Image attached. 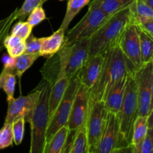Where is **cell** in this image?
<instances>
[{"label": "cell", "instance_id": "1", "mask_svg": "<svg viewBox=\"0 0 153 153\" xmlns=\"http://www.w3.org/2000/svg\"><path fill=\"white\" fill-rule=\"evenodd\" d=\"M135 72L119 46L110 49L105 53L104 64L99 79L90 91V100L104 101L114 85Z\"/></svg>", "mask_w": 153, "mask_h": 153}, {"label": "cell", "instance_id": "2", "mask_svg": "<svg viewBox=\"0 0 153 153\" xmlns=\"http://www.w3.org/2000/svg\"><path fill=\"white\" fill-rule=\"evenodd\" d=\"M129 5L111 15L90 38L89 57L105 54L110 49L118 46L126 27L132 20Z\"/></svg>", "mask_w": 153, "mask_h": 153}, {"label": "cell", "instance_id": "3", "mask_svg": "<svg viewBox=\"0 0 153 153\" xmlns=\"http://www.w3.org/2000/svg\"><path fill=\"white\" fill-rule=\"evenodd\" d=\"M40 91L37 104L28 123L31 126L29 153H43L49 125V101L51 85L45 80L40 84Z\"/></svg>", "mask_w": 153, "mask_h": 153}, {"label": "cell", "instance_id": "4", "mask_svg": "<svg viewBox=\"0 0 153 153\" xmlns=\"http://www.w3.org/2000/svg\"><path fill=\"white\" fill-rule=\"evenodd\" d=\"M120 146L131 144L133 126L138 117V100L134 74L128 75L119 114ZM119 146V147H120Z\"/></svg>", "mask_w": 153, "mask_h": 153}, {"label": "cell", "instance_id": "5", "mask_svg": "<svg viewBox=\"0 0 153 153\" xmlns=\"http://www.w3.org/2000/svg\"><path fill=\"white\" fill-rule=\"evenodd\" d=\"M110 16L106 15L94 3L91 2L82 19L67 31L64 43L70 44L81 39L91 38Z\"/></svg>", "mask_w": 153, "mask_h": 153}, {"label": "cell", "instance_id": "6", "mask_svg": "<svg viewBox=\"0 0 153 153\" xmlns=\"http://www.w3.org/2000/svg\"><path fill=\"white\" fill-rule=\"evenodd\" d=\"M80 85L81 82L78 75L75 76L69 81L68 86L66 90L65 94L55 110L53 116L52 117L49 122L47 131H46V142L49 141L54 134L61 127L67 124L73 101H74L75 97Z\"/></svg>", "mask_w": 153, "mask_h": 153}, {"label": "cell", "instance_id": "7", "mask_svg": "<svg viewBox=\"0 0 153 153\" xmlns=\"http://www.w3.org/2000/svg\"><path fill=\"white\" fill-rule=\"evenodd\" d=\"M108 111L103 101H91L86 126L87 137L90 151H94L98 146L104 131Z\"/></svg>", "mask_w": 153, "mask_h": 153}, {"label": "cell", "instance_id": "8", "mask_svg": "<svg viewBox=\"0 0 153 153\" xmlns=\"http://www.w3.org/2000/svg\"><path fill=\"white\" fill-rule=\"evenodd\" d=\"M153 61L145 64L134 73L138 100V116L148 117L150 112Z\"/></svg>", "mask_w": 153, "mask_h": 153}, {"label": "cell", "instance_id": "9", "mask_svg": "<svg viewBox=\"0 0 153 153\" xmlns=\"http://www.w3.org/2000/svg\"><path fill=\"white\" fill-rule=\"evenodd\" d=\"M118 46L135 71L143 65L140 53L138 25L133 18L126 27L119 40Z\"/></svg>", "mask_w": 153, "mask_h": 153}, {"label": "cell", "instance_id": "10", "mask_svg": "<svg viewBox=\"0 0 153 153\" xmlns=\"http://www.w3.org/2000/svg\"><path fill=\"white\" fill-rule=\"evenodd\" d=\"M65 49L66 64L64 72L69 79L77 75L88 60L90 51V38L76 40L70 44L64 43Z\"/></svg>", "mask_w": 153, "mask_h": 153}, {"label": "cell", "instance_id": "11", "mask_svg": "<svg viewBox=\"0 0 153 153\" xmlns=\"http://www.w3.org/2000/svg\"><path fill=\"white\" fill-rule=\"evenodd\" d=\"M40 86L37 87L27 96H19L8 103L4 123H12L15 120L24 118L25 123L29 122L40 95Z\"/></svg>", "mask_w": 153, "mask_h": 153}, {"label": "cell", "instance_id": "12", "mask_svg": "<svg viewBox=\"0 0 153 153\" xmlns=\"http://www.w3.org/2000/svg\"><path fill=\"white\" fill-rule=\"evenodd\" d=\"M90 91L81 83L75 97L67 124L70 131H76L86 123L90 108Z\"/></svg>", "mask_w": 153, "mask_h": 153}, {"label": "cell", "instance_id": "13", "mask_svg": "<svg viewBox=\"0 0 153 153\" xmlns=\"http://www.w3.org/2000/svg\"><path fill=\"white\" fill-rule=\"evenodd\" d=\"M120 146V120L118 114L108 112L104 131L94 153H113Z\"/></svg>", "mask_w": 153, "mask_h": 153}, {"label": "cell", "instance_id": "14", "mask_svg": "<svg viewBox=\"0 0 153 153\" xmlns=\"http://www.w3.org/2000/svg\"><path fill=\"white\" fill-rule=\"evenodd\" d=\"M104 60L105 54H98L88 57V60L77 73L81 83L88 89H92L97 83L102 70Z\"/></svg>", "mask_w": 153, "mask_h": 153}, {"label": "cell", "instance_id": "15", "mask_svg": "<svg viewBox=\"0 0 153 153\" xmlns=\"http://www.w3.org/2000/svg\"><path fill=\"white\" fill-rule=\"evenodd\" d=\"M127 78L114 85L106 95L103 102L108 112L119 114L123 101Z\"/></svg>", "mask_w": 153, "mask_h": 153}, {"label": "cell", "instance_id": "16", "mask_svg": "<svg viewBox=\"0 0 153 153\" xmlns=\"http://www.w3.org/2000/svg\"><path fill=\"white\" fill-rule=\"evenodd\" d=\"M69 81L70 79L66 76V73H61L55 83L51 86L49 101V122L65 94Z\"/></svg>", "mask_w": 153, "mask_h": 153}, {"label": "cell", "instance_id": "17", "mask_svg": "<svg viewBox=\"0 0 153 153\" xmlns=\"http://www.w3.org/2000/svg\"><path fill=\"white\" fill-rule=\"evenodd\" d=\"M65 42V32L58 28L49 37H42V46L40 52V56L49 58L58 52Z\"/></svg>", "mask_w": 153, "mask_h": 153}, {"label": "cell", "instance_id": "18", "mask_svg": "<svg viewBox=\"0 0 153 153\" xmlns=\"http://www.w3.org/2000/svg\"><path fill=\"white\" fill-rule=\"evenodd\" d=\"M70 134L67 126L61 127L51 138L49 141L46 142L45 144L43 153H60L62 151L67 137Z\"/></svg>", "mask_w": 153, "mask_h": 153}, {"label": "cell", "instance_id": "19", "mask_svg": "<svg viewBox=\"0 0 153 153\" xmlns=\"http://www.w3.org/2000/svg\"><path fill=\"white\" fill-rule=\"evenodd\" d=\"M90 1L91 0H67V10L59 28L64 30L65 33L67 32L70 22L85 6L89 4Z\"/></svg>", "mask_w": 153, "mask_h": 153}, {"label": "cell", "instance_id": "20", "mask_svg": "<svg viewBox=\"0 0 153 153\" xmlns=\"http://www.w3.org/2000/svg\"><path fill=\"white\" fill-rule=\"evenodd\" d=\"M140 53L143 64L153 61V37L138 25Z\"/></svg>", "mask_w": 153, "mask_h": 153}, {"label": "cell", "instance_id": "21", "mask_svg": "<svg viewBox=\"0 0 153 153\" xmlns=\"http://www.w3.org/2000/svg\"><path fill=\"white\" fill-rule=\"evenodd\" d=\"M134 0H94L93 3L98 6L106 15L111 16L129 5Z\"/></svg>", "mask_w": 153, "mask_h": 153}, {"label": "cell", "instance_id": "22", "mask_svg": "<svg viewBox=\"0 0 153 153\" xmlns=\"http://www.w3.org/2000/svg\"><path fill=\"white\" fill-rule=\"evenodd\" d=\"M148 129L149 126H148L147 117H137L133 126L131 144L133 146H135L141 143L147 136Z\"/></svg>", "mask_w": 153, "mask_h": 153}, {"label": "cell", "instance_id": "23", "mask_svg": "<svg viewBox=\"0 0 153 153\" xmlns=\"http://www.w3.org/2000/svg\"><path fill=\"white\" fill-rule=\"evenodd\" d=\"M89 150L86 126L85 124L76 130L70 153H88Z\"/></svg>", "mask_w": 153, "mask_h": 153}, {"label": "cell", "instance_id": "24", "mask_svg": "<svg viewBox=\"0 0 153 153\" xmlns=\"http://www.w3.org/2000/svg\"><path fill=\"white\" fill-rule=\"evenodd\" d=\"M40 56L39 54H29L24 52L21 55L15 58V74L19 80L25 72L33 65L34 61Z\"/></svg>", "mask_w": 153, "mask_h": 153}, {"label": "cell", "instance_id": "25", "mask_svg": "<svg viewBox=\"0 0 153 153\" xmlns=\"http://www.w3.org/2000/svg\"><path fill=\"white\" fill-rule=\"evenodd\" d=\"M129 8L134 21L153 18V10L143 0H134L130 4Z\"/></svg>", "mask_w": 153, "mask_h": 153}, {"label": "cell", "instance_id": "26", "mask_svg": "<svg viewBox=\"0 0 153 153\" xmlns=\"http://www.w3.org/2000/svg\"><path fill=\"white\" fill-rule=\"evenodd\" d=\"M1 73L3 76L1 89L5 93L7 103H10L14 99L13 96L16 86V74L15 71H10L4 67Z\"/></svg>", "mask_w": 153, "mask_h": 153}, {"label": "cell", "instance_id": "27", "mask_svg": "<svg viewBox=\"0 0 153 153\" xmlns=\"http://www.w3.org/2000/svg\"><path fill=\"white\" fill-rule=\"evenodd\" d=\"M17 9L18 8H16L13 12L10 13V14L0 20V52L4 48V45H3L4 39L8 34L9 31H10L13 22L16 20V13Z\"/></svg>", "mask_w": 153, "mask_h": 153}, {"label": "cell", "instance_id": "28", "mask_svg": "<svg viewBox=\"0 0 153 153\" xmlns=\"http://www.w3.org/2000/svg\"><path fill=\"white\" fill-rule=\"evenodd\" d=\"M13 143L12 123H4L0 129V150L11 146Z\"/></svg>", "mask_w": 153, "mask_h": 153}, {"label": "cell", "instance_id": "29", "mask_svg": "<svg viewBox=\"0 0 153 153\" xmlns=\"http://www.w3.org/2000/svg\"><path fill=\"white\" fill-rule=\"evenodd\" d=\"M46 1H48V0H43V1H41L35 8L31 10V12L27 17L26 22L29 25H31L33 28L36 25H39L40 22H42L46 19V13H45V10L43 7V3L46 2Z\"/></svg>", "mask_w": 153, "mask_h": 153}, {"label": "cell", "instance_id": "30", "mask_svg": "<svg viewBox=\"0 0 153 153\" xmlns=\"http://www.w3.org/2000/svg\"><path fill=\"white\" fill-rule=\"evenodd\" d=\"M43 0H25L20 8L17 9L16 19L19 21H23L29 15L31 10L35 8Z\"/></svg>", "mask_w": 153, "mask_h": 153}, {"label": "cell", "instance_id": "31", "mask_svg": "<svg viewBox=\"0 0 153 153\" xmlns=\"http://www.w3.org/2000/svg\"><path fill=\"white\" fill-rule=\"evenodd\" d=\"M33 27L28 23L27 22L24 21H19L14 24L12 27L10 34L16 35L20 37L22 40H25L28 37V36L31 34Z\"/></svg>", "mask_w": 153, "mask_h": 153}, {"label": "cell", "instance_id": "32", "mask_svg": "<svg viewBox=\"0 0 153 153\" xmlns=\"http://www.w3.org/2000/svg\"><path fill=\"white\" fill-rule=\"evenodd\" d=\"M25 120L24 118L16 119L12 123V130H13V143L16 145H19L22 143L25 132Z\"/></svg>", "mask_w": 153, "mask_h": 153}, {"label": "cell", "instance_id": "33", "mask_svg": "<svg viewBox=\"0 0 153 153\" xmlns=\"http://www.w3.org/2000/svg\"><path fill=\"white\" fill-rule=\"evenodd\" d=\"M25 42V53L39 54L42 46V37H37L33 34H30Z\"/></svg>", "mask_w": 153, "mask_h": 153}, {"label": "cell", "instance_id": "34", "mask_svg": "<svg viewBox=\"0 0 153 153\" xmlns=\"http://www.w3.org/2000/svg\"><path fill=\"white\" fill-rule=\"evenodd\" d=\"M133 153H153V143L148 134L141 143L133 146Z\"/></svg>", "mask_w": 153, "mask_h": 153}, {"label": "cell", "instance_id": "35", "mask_svg": "<svg viewBox=\"0 0 153 153\" xmlns=\"http://www.w3.org/2000/svg\"><path fill=\"white\" fill-rule=\"evenodd\" d=\"M22 41H23V40H22L18 36L13 35V34H7L5 37V38L4 39L3 45H4V47L7 50H9V49H12V48L19 45Z\"/></svg>", "mask_w": 153, "mask_h": 153}, {"label": "cell", "instance_id": "36", "mask_svg": "<svg viewBox=\"0 0 153 153\" xmlns=\"http://www.w3.org/2000/svg\"><path fill=\"white\" fill-rule=\"evenodd\" d=\"M134 22L153 37V18L138 19Z\"/></svg>", "mask_w": 153, "mask_h": 153}, {"label": "cell", "instance_id": "37", "mask_svg": "<svg viewBox=\"0 0 153 153\" xmlns=\"http://www.w3.org/2000/svg\"><path fill=\"white\" fill-rule=\"evenodd\" d=\"M7 51V53L12 58H16V57L19 56L22 54H23L25 51V40L21 42L19 45H17L15 47L12 48V49H9Z\"/></svg>", "mask_w": 153, "mask_h": 153}, {"label": "cell", "instance_id": "38", "mask_svg": "<svg viewBox=\"0 0 153 153\" xmlns=\"http://www.w3.org/2000/svg\"><path fill=\"white\" fill-rule=\"evenodd\" d=\"M76 131H70V134H69L68 137H67V142H66L62 151L60 153H70V149H71L72 147V144H73V138H74L75 134H76Z\"/></svg>", "mask_w": 153, "mask_h": 153}, {"label": "cell", "instance_id": "39", "mask_svg": "<svg viewBox=\"0 0 153 153\" xmlns=\"http://www.w3.org/2000/svg\"><path fill=\"white\" fill-rule=\"evenodd\" d=\"M4 58V68L10 71H15V58H12L8 55Z\"/></svg>", "mask_w": 153, "mask_h": 153}, {"label": "cell", "instance_id": "40", "mask_svg": "<svg viewBox=\"0 0 153 153\" xmlns=\"http://www.w3.org/2000/svg\"><path fill=\"white\" fill-rule=\"evenodd\" d=\"M113 153H133V146L131 144L120 146L117 148Z\"/></svg>", "mask_w": 153, "mask_h": 153}, {"label": "cell", "instance_id": "41", "mask_svg": "<svg viewBox=\"0 0 153 153\" xmlns=\"http://www.w3.org/2000/svg\"><path fill=\"white\" fill-rule=\"evenodd\" d=\"M148 120V126L149 128H151V127L153 126V108L151 110V111L149 112V115L147 117Z\"/></svg>", "mask_w": 153, "mask_h": 153}, {"label": "cell", "instance_id": "42", "mask_svg": "<svg viewBox=\"0 0 153 153\" xmlns=\"http://www.w3.org/2000/svg\"><path fill=\"white\" fill-rule=\"evenodd\" d=\"M147 134L149 136V137H150L151 140H152V141L153 143V126L151 127V128H149V129H148Z\"/></svg>", "mask_w": 153, "mask_h": 153}, {"label": "cell", "instance_id": "43", "mask_svg": "<svg viewBox=\"0 0 153 153\" xmlns=\"http://www.w3.org/2000/svg\"><path fill=\"white\" fill-rule=\"evenodd\" d=\"M143 1L153 10V0H143Z\"/></svg>", "mask_w": 153, "mask_h": 153}, {"label": "cell", "instance_id": "44", "mask_svg": "<svg viewBox=\"0 0 153 153\" xmlns=\"http://www.w3.org/2000/svg\"><path fill=\"white\" fill-rule=\"evenodd\" d=\"M2 73L1 72V73H0V90L1 89V85H2Z\"/></svg>", "mask_w": 153, "mask_h": 153}, {"label": "cell", "instance_id": "45", "mask_svg": "<svg viewBox=\"0 0 153 153\" xmlns=\"http://www.w3.org/2000/svg\"><path fill=\"white\" fill-rule=\"evenodd\" d=\"M88 153H94V152H92V151H90V150H89V152H88Z\"/></svg>", "mask_w": 153, "mask_h": 153}]
</instances>
